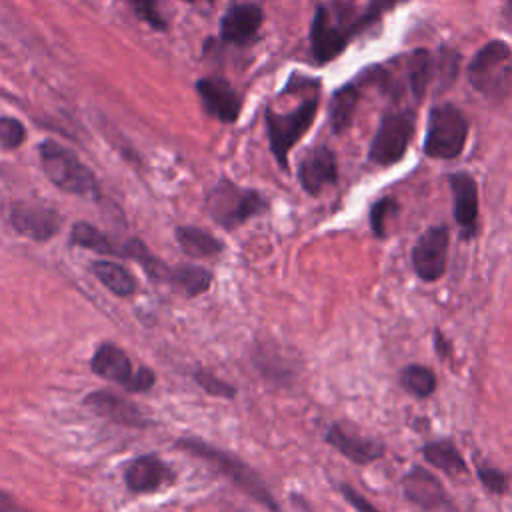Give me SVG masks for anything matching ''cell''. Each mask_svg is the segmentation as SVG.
Masks as SVG:
<instances>
[{
  "label": "cell",
  "mask_w": 512,
  "mask_h": 512,
  "mask_svg": "<svg viewBox=\"0 0 512 512\" xmlns=\"http://www.w3.org/2000/svg\"><path fill=\"white\" fill-rule=\"evenodd\" d=\"M340 492L342 496L348 500V504L356 510V512H380L368 498H364L356 488H352L350 484H340Z\"/></svg>",
  "instance_id": "34"
},
{
  "label": "cell",
  "mask_w": 512,
  "mask_h": 512,
  "mask_svg": "<svg viewBox=\"0 0 512 512\" xmlns=\"http://www.w3.org/2000/svg\"><path fill=\"white\" fill-rule=\"evenodd\" d=\"M400 384L410 396L428 398L434 394L438 380H436V374L428 366L408 364L400 370Z\"/></svg>",
  "instance_id": "26"
},
{
  "label": "cell",
  "mask_w": 512,
  "mask_h": 512,
  "mask_svg": "<svg viewBox=\"0 0 512 512\" xmlns=\"http://www.w3.org/2000/svg\"><path fill=\"white\" fill-rule=\"evenodd\" d=\"M404 496L422 510H452V500L442 482L422 466H412L400 480Z\"/></svg>",
  "instance_id": "10"
},
{
  "label": "cell",
  "mask_w": 512,
  "mask_h": 512,
  "mask_svg": "<svg viewBox=\"0 0 512 512\" xmlns=\"http://www.w3.org/2000/svg\"><path fill=\"white\" fill-rule=\"evenodd\" d=\"M38 154L46 178L56 188L76 196H100L94 172L70 148L54 140H44L38 146Z\"/></svg>",
  "instance_id": "2"
},
{
  "label": "cell",
  "mask_w": 512,
  "mask_h": 512,
  "mask_svg": "<svg viewBox=\"0 0 512 512\" xmlns=\"http://www.w3.org/2000/svg\"><path fill=\"white\" fill-rule=\"evenodd\" d=\"M326 444H330L336 452H340L344 458L356 462V464H370L384 456L386 448L382 442L362 436L358 432L346 430L340 424H332L324 434Z\"/></svg>",
  "instance_id": "14"
},
{
  "label": "cell",
  "mask_w": 512,
  "mask_h": 512,
  "mask_svg": "<svg viewBox=\"0 0 512 512\" xmlns=\"http://www.w3.org/2000/svg\"><path fill=\"white\" fill-rule=\"evenodd\" d=\"M356 106H358V90L354 84H346L332 94L328 116H330V126L336 134H342L352 124Z\"/></svg>",
  "instance_id": "24"
},
{
  "label": "cell",
  "mask_w": 512,
  "mask_h": 512,
  "mask_svg": "<svg viewBox=\"0 0 512 512\" xmlns=\"http://www.w3.org/2000/svg\"><path fill=\"white\" fill-rule=\"evenodd\" d=\"M10 224L14 226L16 232L36 242H44L60 230L62 218L54 208H48L42 204L16 202L10 208Z\"/></svg>",
  "instance_id": "12"
},
{
  "label": "cell",
  "mask_w": 512,
  "mask_h": 512,
  "mask_svg": "<svg viewBox=\"0 0 512 512\" xmlns=\"http://www.w3.org/2000/svg\"><path fill=\"white\" fill-rule=\"evenodd\" d=\"M70 242L74 246H80L104 256H120V246H116L102 230H98L90 222H76L70 232Z\"/></svg>",
  "instance_id": "25"
},
{
  "label": "cell",
  "mask_w": 512,
  "mask_h": 512,
  "mask_svg": "<svg viewBox=\"0 0 512 512\" xmlns=\"http://www.w3.org/2000/svg\"><path fill=\"white\" fill-rule=\"evenodd\" d=\"M430 64L432 58L426 50H416L410 58L408 64V82H410V90L414 94V98H422L430 80Z\"/></svg>",
  "instance_id": "27"
},
{
  "label": "cell",
  "mask_w": 512,
  "mask_h": 512,
  "mask_svg": "<svg viewBox=\"0 0 512 512\" xmlns=\"http://www.w3.org/2000/svg\"><path fill=\"white\" fill-rule=\"evenodd\" d=\"M450 188L454 196V220L462 230L464 238H472L478 220V186L476 180L466 172L450 176Z\"/></svg>",
  "instance_id": "18"
},
{
  "label": "cell",
  "mask_w": 512,
  "mask_h": 512,
  "mask_svg": "<svg viewBox=\"0 0 512 512\" xmlns=\"http://www.w3.org/2000/svg\"><path fill=\"white\" fill-rule=\"evenodd\" d=\"M448 228L432 226L420 234L412 248V268L424 282H436L448 264Z\"/></svg>",
  "instance_id": "9"
},
{
  "label": "cell",
  "mask_w": 512,
  "mask_h": 512,
  "mask_svg": "<svg viewBox=\"0 0 512 512\" xmlns=\"http://www.w3.org/2000/svg\"><path fill=\"white\" fill-rule=\"evenodd\" d=\"M298 180L300 186L312 196L334 184L338 180V168L332 150L328 146H316L308 150L298 164Z\"/></svg>",
  "instance_id": "16"
},
{
  "label": "cell",
  "mask_w": 512,
  "mask_h": 512,
  "mask_svg": "<svg viewBox=\"0 0 512 512\" xmlns=\"http://www.w3.org/2000/svg\"><path fill=\"white\" fill-rule=\"evenodd\" d=\"M26 138V130L20 120L12 116H0V144L4 148H18Z\"/></svg>",
  "instance_id": "29"
},
{
  "label": "cell",
  "mask_w": 512,
  "mask_h": 512,
  "mask_svg": "<svg viewBox=\"0 0 512 512\" xmlns=\"http://www.w3.org/2000/svg\"><path fill=\"white\" fill-rule=\"evenodd\" d=\"M512 70L510 46L502 40H492L482 46L468 64L470 84L484 94H496L508 84Z\"/></svg>",
  "instance_id": "7"
},
{
  "label": "cell",
  "mask_w": 512,
  "mask_h": 512,
  "mask_svg": "<svg viewBox=\"0 0 512 512\" xmlns=\"http://www.w3.org/2000/svg\"><path fill=\"white\" fill-rule=\"evenodd\" d=\"M86 406H90L96 414L124 426H148V420L140 414L138 406L130 400L110 392V390H96L84 398Z\"/></svg>",
  "instance_id": "19"
},
{
  "label": "cell",
  "mask_w": 512,
  "mask_h": 512,
  "mask_svg": "<svg viewBox=\"0 0 512 512\" xmlns=\"http://www.w3.org/2000/svg\"><path fill=\"white\" fill-rule=\"evenodd\" d=\"M398 212V204L394 198H380L370 208V228L376 238H384L388 234V220Z\"/></svg>",
  "instance_id": "28"
},
{
  "label": "cell",
  "mask_w": 512,
  "mask_h": 512,
  "mask_svg": "<svg viewBox=\"0 0 512 512\" xmlns=\"http://www.w3.org/2000/svg\"><path fill=\"white\" fill-rule=\"evenodd\" d=\"M422 456L424 460L432 466L442 470L444 474L452 476V478H464L468 476V466L462 458V454L458 452V448L454 446V442L450 438H442V440H434L422 446Z\"/></svg>",
  "instance_id": "20"
},
{
  "label": "cell",
  "mask_w": 512,
  "mask_h": 512,
  "mask_svg": "<svg viewBox=\"0 0 512 512\" xmlns=\"http://www.w3.org/2000/svg\"><path fill=\"white\" fill-rule=\"evenodd\" d=\"M468 122L452 104H438L428 114L424 154L432 158H456L466 144Z\"/></svg>",
  "instance_id": "4"
},
{
  "label": "cell",
  "mask_w": 512,
  "mask_h": 512,
  "mask_svg": "<svg viewBox=\"0 0 512 512\" xmlns=\"http://www.w3.org/2000/svg\"><path fill=\"white\" fill-rule=\"evenodd\" d=\"M412 136V116L406 112H390L382 116L380 126L370 144V160L380 166H392L406 154Z\"/></svg>",
  "instance_id": "8"
},
{
  "label": "cell",
  "mask_w": 512,
  "mask_h": 512,
  "mask_svg": "<svg viewBox=\"0 0 512 512\" xmlns=\"http://www.w3.org/2000/svg\"><path fill=\"white\" fill-rule=\"evenodd\" d=\"M176 448L202 458L210 466H214L222 476H226L236 488H240L244 494H248L252 500H256L260 506L268 508L270 512H280L276 498L270 494L268 486L262 482V478L248 466L244 464L238 456L224 452L204 440L198 438H180L176 442Z\"/></svg>",
  "instance_id": "1"
},
{
  "label": "cell",
  "mask_w": 512,
  "mask_h": 512,
  "mask_svg": "<svg viewBox=\"0 0 512 512\" xmlns=\"http://www.w3.org/2000/svg\"><path fill=\"white\" fill-rule=\"evenodd\" d=\"M90 368L100 378L116 382L128 392H146L154 384V372L146 366L134 368L128 354L112 342H104L96 348Z\"/></svg>",
  "instance_id": "6"
},
{
  "label": "cell",
  "mask_w": 512,
  "mask_h": 512,
  "mask_svg": "<svg viewBox=\"0 0 512 512\" xmlns=\"http://www.w3.org/2000/svg\"><path fill=\"white\" fill-rule=\"evenodd\" d=\"M434 346H436V352H438L442 358H448V356H450V352H452L450 342L442 336V332H440V330H436V332H434Z\"/></svg>",
  "instance_id": "35"
},
{
  "label": "cell",
  "mask_w": 512,
  "mask_h": 512,
  "mask_svg": "<svg viewBox=\"0 0 512 512\" xmlns=\"http://www.w3.org/2000/svg\"><path fill=\"white\" fill-rule=\"evenodd\" d=\"M400 2H404V0H370L366 12H364V14L358 18V22L350 28V34L356 32V30H360V28H364V26H370V24L376 22L384 12L392 10V8L398 6Z\"/></svg>",
  "instance_id": "32"
},
{
  "label": "cell",
  "mask_w": 512,
  "mask_h": 512,
  "mask_svg": "<svg viewBox=\"0 0 512 512\" xmlns=\"http://www.w3.org/2000/svg\"><path fill=\"white\" fill-rule=\"evenodd\" d=\"M350 30H342L334 20L326 6H318L310 24V48L312 56L318 64H326L334 60L348 42Z\"/></svg>",
  "instance_id": "13"
},
{
  "label": "cell",
  "mask_w": 512,
  "mask_h": 512,
  "mask_svg": "<svg viewBox=\"0 0 512 512\" xmlns=\"http://www.w3.org/2000/svg\"><path fill=\"white\" fill-rule=\"evenodd\" d=\"M208 212L214 222L224 228H236L250 220L252 216L266 210V198L252 188H242L226 178H222L208 194Z\"/></svg>",
  "instance_id": "3"
},
{
  "label": "cell",
  "mask_w": 512,
  "mask_h": 512,
  "mask_svg": "<svg viewBox=\"0 0 512 512\" xmlns=\"http://www.w3.org/2000/svg\"><path fill=\"white\" fill-rule=\"evenodd\" d=\"M92 272L100 280V284L116 296H130L136 290V280L132 272L118 262L96 260L92 262Z\"/></svg>",
  "instance_id": "23"
},
{
  "label": "cell",
  "mask_w": 512,
  "mask_h": 512,
  "mask_svg": "<svg viewBox=\"0 0 512 512\" xmlns=\"http://www.w3.org/2000/svg\"><path fill=\"white\" fill-rule=\"evenodd\" d=\"M172 480V470L156 454L134 458L124 470V484L134 494L154 492Z\"/></svg>",
  "instance_id": "17"
},
{
  "label": "cell",
  "mask_w": 512,
  "mask_h": 512,
  "mask_svg": "<svg viewBox=\"0 0 512 512\" xmlns=\"http://www.w3.org/2000/svg\"><path fill=\"white\" fill-rule=\"evenodd\" d=\"M318 110V98H308L304 100L298 108H294L288 114H278L274 110H266L264 120H266V132H268V142L270 150L282 170L288 168V152L292 146L308 132L316 118Z\"/></svg>",
  "instance_id": "5"
},
{
  "label": "cell",
  "mask_w": 512,
  "mask_h": 512,
  "mask_svg": "<svg viewBox=\"0 0 512 512\" xmlns=\"http://www.w3.org/2000/svg\"><path fill=\"white\" fill-rule=\"evenodd\" d=\"M166 284H170L172 288H176L178 292H182L186 296H198L210 288L212 272L208 268L196 266V264L170 266Z\"/></svg>",
  "instance_id": "22"
},
{
  "label": "cell",
  "mask_w": 512,
  "mask_h": 512,
  "mask_svg": "<svg viewBox=\"0 0 512 512\" xmlns=\"http://www.w3.org/2000/svg\"><path fill=\"white\" fill-rule=\"evenodd\" d=\"M196 92H198L204 112L210 114L212 118H216L224 124H232L238 120L240 110H242V98L228 84V80L200 78L196 82Z\"/></svg>",
  "instance_id": "11"
},
{
  "label": "cell",
  "mask_w": 512,
  "mask_h": 512,
  "mask_svg": "<svg viewBox=\"0 0 512 512\" xmlns=\"http://www.w3.org/2000/svg\"><path fill=\"white\" fill-rule=\"evenodd\" d=\"M264 12L258 4H232L220 20V38L226 44L244 46L258 34Z\"/></svg>",
  "instance_id": "15"
},
{
  "label": "cell",
  "mask_w": 512,
  "mask_h": 512,
  "mask_svg": "<svg viewBox=\"0 0 512 512\" xmlns=\"http://www.w3.org/2000/svg\"><path fill=\"white\" fill-rule=\"evenodd\" d=\"M508 2H510V6H512V0H508Z\"/></svg>",
  "instance_id": "37"
},
{
  "label": "cell",
  "mask_w": 512,
  "mask_h": 512,
  "mask_svg": "<svg viewBox=\"0 0 512 512\" xmlns=\"http://www.w3.org/2000/svg\"><path fill=\"white\" fill-rule=\"evenodd\" d=\"M186 2H200V0H186Z\"/></svg>",
  "instance_id": "36"
},
{
  "label": "cell",
  "mask_w": 512,
  "mask_h": 512,
  "mask_svg": "<svg viewBox=\"0 0 512 512\" xmlns=\"http://www.w3.org/2000/svg\"><path fill=\"white\" fill-rule=\"evenodd\" d=\"M136 14L156 30H166V22L156 8V0H130Z\"/></svg>",
  "instance_id": "33"
},
{
  "label": "cell",
  "mask_w": 512,
  "mask_h": 512,
  "mask_svg": "<svg viewBox=\"0 0 512 512\" xmlns=\"http://www.w3.org/2000/svg\"><path fill=\"white\" fill-rule=\"evenodd\" d=\"M174 234L180 248L192 258H210L224 250V244L214 234L198 226H178Z\"/></svg>",
  "instance_id": "21"
},
{
  "label": "cell",
  "mask_w": 512,
  "mask_h": 512,
  "mask_svg": "<svg viewBox=\"0 0 512 512\" xmlns=\"http://www.w3.org/2000/svg\"><path fill=\"white\" fill-rule=\"evenodd\" d=\"M194 382L200 384L208 394H214V396H222V398H232L236 392H234V386H230L228 382L220 380L218 376L206 372V370H196L194 372Z\"/></svg>",
  "instance_id": "30"
},
{
  "label": "cell",
  "mask_w": 512,
  "mask_h": 512,
  "mask_svg": "<svg viewBox=\"0 0 512 512\" xmlns=\"http://www.w3.org/2000/svg\"><path fill=\"white\" fill-rule=\"evenodd\" d=\"M478 478L482 486L492 492V494H506L508 492V476L492 466H480L478 468Z\"/></svg>",
  "instance_id": "31"
}]
</instances>
